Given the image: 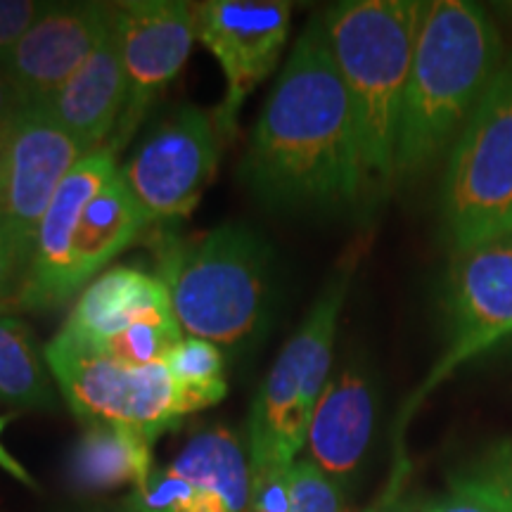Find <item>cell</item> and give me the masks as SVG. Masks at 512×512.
<instances>
[{
  "mask_svg": "<svg viewBox=\"0 0 512 512\" xmlns=\"http://www.w3.org/2000/svg\"><path fill=\"white\" fill-rule=\"evenodd\" d=\"M242 181L273 211L337 214L370 200L354 112L323 15L306 22L264 102Z\"/></svg>",
  "mask_w": 512,
  "mask_h": 512,
  "instance_id": "obj_1",
  "label": "cell"
},
{
  "mask_svg": "<svg viewBox=\"0 0 512 512\" xmlns=\"http://www.w3.org/2000/svg\"><path fill=\"white\" fill-rule=\"evenodd\" d=\"M503 62L501 31L482 5L425 3L403 95L394 181L425 174L451 152Z\"/></svg>",
  "mask_w": 512,
  "mask_h": 512,
  "instance_id": "obj_2",
  "label": "cell"
},
{
  "mask_svg": "<svg viewBox=\"0 0 512 512\" xmlns=\"http://www.w3.org/2000/svg\"><path fill=\"white\" fill-rule=\"evenodd\" d=\"M422 8L420 0H342L323 12L354 112L368 197L394 183L401 107Z\"/></svg>",
  "mask_w": 512,
  "mask_h": 512,
  "instance_id": "obj_3",
  "label": "cell"
},
{
  "mask_svg": "<svg viewBox=\"0 0 512 512\" xmlns=\"http://www.w3.org/2000/svg\"><path fill=\"white\" fill-rule=\"evenodd\" d=\"M155 254L185 335L223 349L242 347L264 328L273 252L252 228L223 223L188 240L166 235Z\"/></svg>",
  "mask_w": 512,
  "mask_h": 512,
  "instance_id": "obj_4",
  "label": "cell"
},
{
  "mask_svg": "<svg viewBox=\"0 0 512 512\" xmlns=\"http://www.w3.org/2000/svg\"><path fill=\"white\" fill-rule=\"evenodd\" d=\"M439 209L451 254L512 233V57L448 152Z\"/></svg>",
  "mask_w": 512,
  "mask_h": 512,
  "instance_id": "obj_5",
  "label": "cell"
},
{
  "mask_svg": "<svg viewBox=\"0 0 512 512\" xmlns=\"http://www.w3.org/2000/svg\"><path fill=\"white\" fill-rule=\"evenodd\" d=\"M43 356L55 387L81 422H119L162 437L185 415L197 413L164 363L124 366L62 328Z\"/></svg>",
  "mask_w": 512,
  "mask_h": 512,
  "instance_id": "obj_6",
  "label": "cell"
},
{
  "mask_svg": "<svg viewBox=\"0 0 512 512\" xmlns=\"http://www.w3.org/2000/svg\"><path fill=\"white\" fill-rule=\"evenodd\" d=\"M221 136L200 107H178L119 164V174L147 219H185L216 174Z\"/></svg>",
  "mask_w": 512,
  "mask_h": 512,
  "instance_id": "obj_7",
  "label": "cell"
},
{
  "mask_svg": "<svg viewBox=\"0 0 512 512\" xmlns=\"http://www.w3.org/2000/svg\"><path fill=\"white\" fill-rule=\"evenodd\" d=\"M197 41L219 62L226 95L214 114L216 131L230 138L249 93L278 67L292 27L285 0H207L192 3Z\"/></svg>",
  "mask_w": 512,
  "mask_h": 512,
  "instance_id": "obj_8",
  "label": "cell"
},
{
  "mask_svg": "<svg viewBox=\"0 0 512 512\" xmlns=\"http://www.w3.org/2000/svg\"><path fill=\"white\" fill-rule=\"evenodd\" d=\"M444 313L451 344L422 392L512 335V233L451 254Z\"/></svg>",
  "mask_w": 512,
  "mask_h": 512,
  "instance_id": "obj_9",
  "label": "cell"
},
{
  "mask_svg": "<svg viewBox=\"0 0 512 512\" xmlns=\"http://www.w3.org/2000/svg\"><path fill=\"white\" fill-rule=\"evenodd\" d=\"M114 36L126 76V112L110 140L119 150L150 102L176 79L197 41L195 10L181 0L114 3Z\"/></svg>",
  "mask_w": 512,
  "mask_h": 512,
  "instance_id": "obj_10",
  "label": "cell"
},
{
  "mask_svg": "<svg viewBox=\"0 0 512 512\" xmlns=\"http://www.w3.org/2000/svg\"><path fill=\"white\" fill-rule=\"evenodd\" d=\"M88 150L46 107L27 105L12 119L0 214L34 252L43 216Z\"/></svg>",
  "mask_w": 512,
  "mask_h": 512,
  "instance_id": "obj_11",
  "label": "cell"
},
{
  "mask_svg": "<svg viewBox=\"0 0 512 512\" xmlns=\"http://www.w3.org/2000/svg\"><path fill=\"white\" fill-rule=\"evenodd\" d=\"M112 3H50L0 62L27 105L46 107L112 27Z\"/></svg>",
  "mask_w": 512,
  "mask_h": 512,
  "instance_id": "obj_12",
  "label": "cell"
},
{
  "mask_svg": "<svg viewBox=\"0 0 512 512\" xmlns=\"http://www.w3.org/2000/svg\"><path fill=\"white\" fill-rule=\"evenodd\" d=\"M117 147L105 145L88 152L64 178L36 233L34 252L24 275L15 311H53L76 297L72 287V254L76 226L91 197L119 169Z\"/></svg>",
  "mask_w": 512,
  "mask_h": 512,
  "instance_id": "obj_13",
  "label": "cell"
},
{
  "mask_svg": "<svg viewBox=\"0 0 512 512\" xmlns=\"http://www.w3.org/2000/svg\"><path fill=\"white\" fill-rule=\"evenodd\" d=\"M377 399L368 370L349 363L332 373L313 408L306 460L344 489L358 475L375 432Z\"/></svg>",
  "mask_w": 512,
  "mask_h": 512,
  "instance_id": "obj_14",
  "label": "cell"
},
{
  "mask_svg": "<svg viewBox=\"0 0 512 512\" xmlns=\"http://www.w3.org/2000/svg\"><path fill=\"white\" fill-rule=\"evenodd\" d=\"M114 8V5H112ZM126 76L112 27L100 46L83 62L46 110L67 128L88 152L110 145L126 112ZM41 107V105H38Z\"/></svg>",
  "mask_w": 512,
  "mask_h": 512,
  "instance_id": "obj_15",
  "label": "cell"
},
{
  "mask_svg": "<svg viewBox=\"0 0 512 512\" xmlns=\"http://www.w3.org/2000/svg\"><path fill=\"white\" fill-rule=\"evenodd\" d=\"M164 311L174 309L169 290L157 273L136 266H114L83 287L62 330L88 344H98L128 325Z\"/></svg>",
  "mask_w": 512,
  "mask_h": 512,
  "instance_id": "obj_16",
  "label": "cell"
},
{
  "mask_svg": "<svg viewBox=\"0 0 512 512\" xmlns=\"http://www.w3.org/2000/svg\"><path fill=\"white\" fill-rule=\"evenodd\" d=\"M150 223L117 169L91 197L76 226L72 254V287L76 297L91 280L105 273L107 264L131 247Z\"/></svg>",
  "mask_w": 512,
  "mask_h": 512,
  "instance_id": "obj_17",
  "label": "cell"
},
{
  "mask_svg": "<svg viewBox=\"0 0 512 512\" xmlns=\"http://www.w3.org/2000/svg\"><path fill=\"white\" fill-rule=\"evenodd\" d=\"M157 434L119 422H83L69 456V482L83 494H102L145 482L155 470Z\"/></svg>",
  "mask_w": 512,
  "mask_h": 512,
  "instance_id": "obj_18",
  "label": "cell"
},
{
  "mask_svg": "<svg viewBox=\"0 0 512 512\" xmlns=\"http://www.w3.org/2000/svg\"><path fill=\"white\" fill-rule=\"evenodd\" d=\"M169 467L195 486L190 512H247L249 456L226 427L197 432Z\"/></svg>",
  "mask_w": 512,
  "mask_h": 512,
  "instance_id": "obj_19",
  "label": "cell"
},
{
  "mask_svg": "<svg viewBox=\"0 0 512 512\" xmlns=\"http://www.w3.org/2000/svg\"><path fill=\"white\" fill-rule=\"evenodd\" d=\"M34 332L15 313H0V401L22 411H55V387Z\"/></svg>",
  "mask_w": 512,
  "mask_h": 512,
  "instance_id": "obj_20",
  "label": "cell"
},
{
  "mask_svg": "<svg viewBox=\"0 0 512 512\" xmlns=\"http://www.w3.org/2000/svg\"><path fill=\"white\" fill-rule=\"evenodd\" d=\"M164 366L195 411L226 399V356L216 344L185 335L166 356Z\"/></svg>",
  "mask_w": 512,
  "mask_h": 512,
  "instance_id": "obj_21",
  "label": "cell"
},
{
  "mask_svg": "<svg viewBox=\"0 0 512 512\" xmlns=\"http://www.w3.org/2000/svg\"><path fill=\"white\" fill-rule=\"evenodd\" d=\"M185 337V332L178 323L174 311L157 313V316H147L138 323L128 325L126 330L117 335L102 339L98 344H91L112 361L124 363V366L145 368L159 366L171 354V349Z\"/></svg>",
  "mask_w": 512,
  "mask_h": 512,
  "instance_id": "obj_22",
  "label": "cell"
},
{
  "mask_svg": "<svg viewBox=\"0 0 512 512\" xmlns=\"http://www.w3.org/2000/svg\"><path fill=\"white\" fill-rule=\"evenodd\" d=\"M451 491L491 512H512V434L486 446L451 477Z\"/></svg>",
  "mask_w": 512,
  "mask_h": 512,
  "instance_id": "obj_23",
  "label": "cell"
},
{
  "mask_svg": "<svg viewBox=\"0 0 512 512\" xmlns=\"http://www.w3.org/2000/svg\"><path fill=\"white\" fill-rule=\"evenodd\" d=\"M249 456V501L247 512H290L292 472L297 460L273 453Z\"/></svg>",
  "mask_w": 512,
  "mask_h": 512,
  "instance_id": "obj_24",
  "label": "cell"
},
{
  "mask_svg": "<svg viewBox=\"0 0 512 512\" xmlns=\"http://www.w3.org/2000/svg\"><path fill=\"white\" fill-rule=\"evenodd\" d=\"M195 486L171 467H155L143 484L133 489L126 512H190Z\"/></svg>",
  "mask_w": 512,
  "mask_h": 512,
  "instance_id": "obj_25",
  "label": "cell"
},
{
  "mask_svg": "<svg viewBox=\"0 0 512 512\" xmlns=\"http://www.w3.org/2000/svg\"><path fill=\"white\" fill-rule=\"evenodd\" d=\"M290 512H344L342 486L332 482L311 460H297L292 472Z\"/></svg>",
  "mask_w": 512,
  "mask_h": 512,
  "instance_id": "obj_26",
  "label": "cell"
},
{
  "mask_svg": "<svg viewBox=\"0 0 512 512\" xmlns=\"http://www.w3.org/2000/svg\"><path fill=\"white\" fill-rule=\"evenodd\" d=\"M31 261V247L17 228L0 214V306L15 311V299L22 290Z\"/></svg>",
  "mask_w": 512,
  "mask_h": 512,
  "instance_id": "obj_27",
  "label": "cell"
},
{
  "mask_svg": "<svg viewBox=\"0 0 512 512\" xmlns=\"http://www.w3.org/2000/svg\"><path fill=\"white\" fill-rule=\"evenodd\" d=\"M46 8L48 3H36V0H0V62Z\"/></svg>",
  "mask_w": 512,
  "mask_h": 512,
  "instance_id": "obj_28",
  "label": "cell"
},
{
  "mask_svg": "<svg viewBox=\"0 0 512 512\" xmlns=\"http://www.w3.org/2000/svg\"><path fill=\"white\" fill-rule=\"evenodd\" d=\"M24 107H27V102H24L22 93L12 83L8 72L3 69V64H0V126L10 124Z\"/></svg>",
  "mask_w": 512,
  "mask_h": 512,
  "instance_id": "obj_29",
  "label": "cell"
},
{
  "mask_svg": "<svg viewBox=\"0 0 512 512\" xmlns=\"http://www.w3.org/2000/svg\"><path fill=\"white\" fill-rule=\"evenodd\" d=\"M10 420H12V415H0V434H3L5 425H8ZM0 467H3V470L8 472L10 477H15L17 482H22L24 486H29V489H36V486H38L36 479L27 472V467L19 463V460L8 451V448L3 446V441H0Z\"/></svg>",
  "mask_w": 512,
  "mask_h": 512,
  "instance_id": "obj_30",
  "label": "cell"
},
{
  "mask_svg": "<svg viewBox=\"0 0 512 512\" xmlns=\"http://www.w3.org/2000/svg\"><path fill=\"white\" fill-rule=\"evenodd\" d=\"M422 512H491V510L482 503L472 501V498H465V496L453 494V491H451V496H446L437 503L427 505V508Z\"/></svg>",
  "mask_w": 512,
  "mask_h": 512,
  "instance_id": "obj_31",
  "label": "cell"
},
{
  "mask_svg": "<svg viewBox=\"0 0 512 512\" xmlns=\"http://www.w3.org/2000/svg\"><path fill=\"white\" fill-rule=\"evenodd\" d=\"M10 124H12V121H10ZM10 124L0 126V200H3V188H5V162H8Z\"/></svg>",
  "mask_w": 512,
  "mask_h": 512,
  "instance_id": "obj_32",
  "label": "cell"
},
{
  "mask_svg": "<svg viewBox=\"0 0 512 512\" xmlns=\"http://www.w3.org/2000/svg\"><path fill=\"white\" fill-rule=\"evenodd\" d=\"M0 313H12V311H8V309H3V306H0Z\"/></svg>",
  "mask_w": 512,
  "mask_h": 512,
  "instance_id": "obj_33",
  "label": "cell"
}]
</instances>
